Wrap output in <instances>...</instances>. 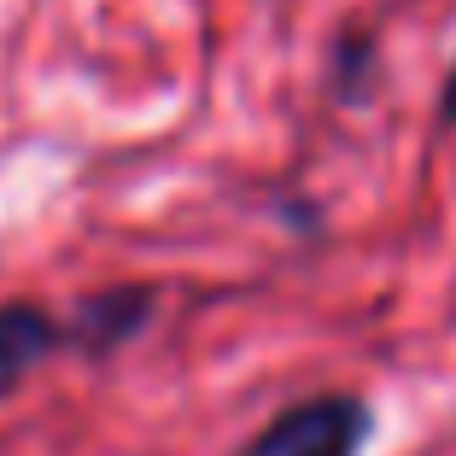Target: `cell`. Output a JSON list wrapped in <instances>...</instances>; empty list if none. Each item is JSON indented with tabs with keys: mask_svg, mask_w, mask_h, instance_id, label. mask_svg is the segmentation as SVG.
Wrapping results in <instances>:
<instances>
[{
	"mask_svg": "<svg viewBox=\"0 0 456 456\" xmlns=\"http://www.w3.org/2000/svg\"><path fill=\"white\" fill-rule=\"evenodd\" d=\"M375 439V410L357 392H316L287 403L240 444V456H362Z\"/></svg>",
	"mask_w": 456,
	"mask_h": 456,
	"instance_id": "obj_1",
	"label": "cell"
},
{
	"mask_svg": "<svg viewBox=\"0 0 456 456\" xmlns=\"http://www.w3.org/2000/svg\"><path fill=\"white\" fill-rule=\"evenodd\" d=\"M152 287H106V293L82 298L77 316L65 322V346L88 351V357H106V351L129 346L141 328L152 322Z\"/></svg>",
	"mask_w": 456,
	"mask_h": 456,
	"instance_id": "obj_2",
	"label": "cell"
},
{
	"mask_svg": "<svg viewBox=\"0 0 456 456\" xmlns=\"http://www.w3.org/2000/svg\"><path fill=\"white\" fill-rule=\"evenodd\" d=\"M53 351H65V322L53 310L29 305V298L0 305V403L12 398Z\"/></svg>",
	"mask_w": 456,
	"mask_h": 456,
	"instance_id": "obj_3",
	"label": "cell"
},
{
	"mask_svg": "<svg viewBox=\"0 0 456 456\" xmlns=\"http://www.w3.org/2000/svg\"><path fill=\"white\" fill-rule=\"evenodd\" d=\"M439 123L456 129V65H451V77H444V88H439Z\"/></svg>",
	"mask_w": 456,
	"mask_h": 456,
	"instance_id": "obj_4",
	"label": "cell"
}]
</instances>
